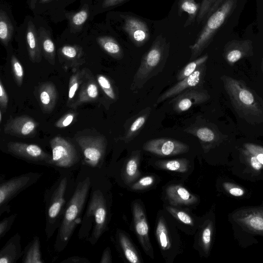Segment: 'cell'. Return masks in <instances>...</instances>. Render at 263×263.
Segmentation results:
<instances>
[{
  "label": "cell",
  "instance_id": "cell-15",
  "mask_svg": "<svg viewBox=\"0 0 263 263\" xmlns=\"http://www.w3.org/2000/svg\"><path fill=\"white\" fill-rule=\"evenodd\" d=\"M135 229L140 242L145 253L154 258L152 246L149 237V228L145 212L141 204L135 202L133 205Z\"/></svg>",
  "mask_w": 263,
  "mask_h": 263
},
{
  "label": "cell",
  "instance_id": "cell-30",
  "mask_svg": "<svg viewBox=\"0 0 263 263\" xmlns=\"http://www.w3.org/2000/svg\"><path fill=\"white\" fill-rule=\"evenodd\" d=\"M97 42L101 47L112 58L121 60L123 57L122 47L118 42L110 36H101L97 39Z\"/></svg>",
  "mask_w": 263,
  "mask_h": 263
},
{
  "label": "cell",
  "instance_id": "cell-44",
  "mask_svg": "<svg viewBox=\"0 0 263 263\" xmlns=\"http://www.w3.org/2000/svg\"><path fill=\"white\" fill-rule=\"evenodd\" d=\"M155 182V178L152 176H144L133 184L131 187L133 190H141L152 185Z\"/></svg>",
  "mask_w": 263,
  "mask_h": 263
},
{
  "label": "cell",
  "instance_id": "cell-54",
  "mask_svg": "<svg viewBox=\"0 0 263 263\" xmlns=\"http://www.w3.org/2000/svg\"><path fill=\"white\" fill-rule=\"evenodd\" d=\"M37 1V0H30V7L31 9H34Z\"/></svg>",
  "mask_w": 263,
  "mask_h": 263
},
{
  "label": "cell",
  "instance_id": "cell-16",
  "mask_svg": "<svg viewBox=\"0 0 263 263\" xmlns=\"http://www.w3.org/2000/svg\"><path fill=\"white\" fill-rule=\"evenodd\" d=\"M123 29L137 47L143 46L149 39V31L146 23L131 15L122 16Z\"/></svg>",
  "mask_w": 263,
  "mask_h": 263
},
{
  "label": "cell",
  "instance_id": "cell-5",
  "mask_svg": "<svg viewBox=\"0 0 263 263\" xmlns=\"http://www.w3.org/2000/svg\"><path fill=\"white\" fill-rule=\"evenodd\" d=\"M76 141L83 153L85 163L91 167H97L104 157L107 141L103 136H81Z\"/></svg>",
  "mask_w": 263,
  "mask_h": 263
},
{
  "label": "cell",
  "instance_id": "cell-13",
  "mask_svg": "<svg viewBox=\"0 0 263 263\" xmlns=\"http://www.w3.org/2000/svg\"><path fill=\"white\" fill-rule=\"evenodd\" d=\"M38 123L29 116L23 115L10 118L4 127L5 134L21 138L33 137L36 133Z\"/></svg>",
  "mask_w": 263,
  "mask_h": 263
},
{
  "label": "cell",
  "instance_id": "cell-25",
  "mask_svg": "<svg viewBox=\"0 0 263 263\" xmlns=\"http://www.w3.org/2000/svg\"><path fill=\"white\" fill-rule=\"evenodd\" d=\"M26 41L28 52L30 61L40 63L42 60V52L39 45L37 31L34 23L30 21L28 23L26 31Z\"/></svg>",
  "mask_w": 263,
  "mask_h": 263
},
{
  "label": "cell",
  "instance_id": "cell-43",
  "mask_svg": "<svg viewBox=\"0 0 263 263\" xmlns=\"http://www.w3.org/2000/svg\"><path fill=\"white\" fill-rule=\"evenodd\" d=\"M243 154L248 164L253 170L257 172L263 170V165L259 162L255 156L245 149L243 150Z\"/></svg>",
  "mask_w": 263,
  "mask_h": 263
},
{
  "label": "cell",
  "instance_id": "cell-52",
  "mask_svg": "<svg viewBox=\"0 0 263 263\" xmlns=\"http://www.w3.org/2000/svg\"><path fill=\"white\" fill-rule=\"evenodd\" d=\"M66 263H75V262H89L86 258H83L79 257H72L62 261Z\"/></svg>",
  "mask_w": 263,
  "mask_h": 263
},
{
  "label": "cell",
  "instance_id": "cell-26",
  "mask_svg": "<svg viewBox=\"0 0 263 263\" xmlns=\"http://www.w3.org/2000/svg\"><path fill=\"white\" fill-rule=\"evenodd\" d=\"M141 158L139 150L133 151L127 159L123 170V178L125 182L130 184L135 181L140 175L139 166Z\"/></svg>",
  "mask_w": 263,
  "mask_h": 263
},
{
  "label": "cell",
  "instance_id": "cell-35",
  "mask_svg": "<svg viewBox=\"0 0 263 263\" xmlns=\"http://www.w3.org/2000/svg\"><path fill=\"white\" fill-rule=\"evenodd\" d=\"M156 236L158 242L162 250H167L171 248V242L168 230L163 217H161L157 222Z\"/></svg>",
  "mask_w": 263,
  "mask_h": 263
},
{
  "label": "cell",
  "instance_id": "cell-2",
  "mask_svg": "<svg viewBox=\"0 0 263 263\" xmlns=\"http://www.w3.org/2000/svg\"><path fill=\"white\" fill-rule=\"evenodd\" d=\"M237 0H226L207 18L206 23L195 42L190 46V61L197 58L212 42L218 30L222 26L236 6Z\"/></svg>",
  "mask_w": 263,
  "mask_h": 263
},
{
  "label": "cell",
  "instance_id": "cell-29",
  "mask_svg": "<svg viewBox=\"0 0 263 263\" xmlns=\"http://www.w3.org/2000/svg\"><path fill=\"white\" fill-rule=\"evenodd\" d=\"M19 237H12L0 253V263H13L20 256Z\"/></svg>",
  "mask_w": 263,
  "mask_h": 263
},
{
  "label": "cell",
  "instance_id": "cell-23",
  "mask_svg": "<svg viewBox=\"0 0 263 263\" xmlns=\"http://www.w3.org/2000/svg\"><path fill=\"white\" fill-rule=\"evenodd\" d=\"M252 50L251 41L233 40L226 46L224 57L230 64H233L250 53Z\"/></svg>",
  "mask_w": 263,
  "mask_h": 263
},
{
  "label": "cell",
  "instance_id": "cell-56",
  "mask_svg": "<svg viewBox=\"0 0 263 263\" xmlns=\"http://www.w3.org/2000/svg\"><path fill=\"white\" fill-rule=\"evenodd\" d=\"M49 1H50V0H40V3H44Z\"/></svg>",
  "mask_w": 263,
  "mask_h": 263
},
{
  "label": "cell",
  "instance_id": "cell-49",
  "mask_svg": "<svg viewBox=\"0 0 263 263\" xmlns=\"http://www.w3.org/2000/svg\"><path fill=\"white\" fill-rule=\"evenodd\" d=\"M8 96L5 90L2 81H0V107L1 110L5 112L7 108L8 103Z\"/></svg>",
  "mask_w": 263,
  "mask_h": 263
},
{
  "label": "cell",
  "instance_id": "cell-51",
  "mask_svg": "<svg viewBox=\"0 0 263 263\" xmlns=\"http://www.w3.org/2000/svg\"><path fill=\"white\" fill-rule=\"evenodd\" d=\"M100 263H110L111 262V258L110 255V251L109 248H107L102 254Z\"/></svg>",
  "mask_w": 263,
  "mask_h": 263
},
{
  "label": "cell",
  "instance_id": "cell-46",
  "mask_svg": "<svg viewBox=\"0 0 263 263\" xmlns=\"http://www.w3.org/2000/svg\"><path fill=\"white\" fill-rule=\"evenodd\" d=\"M76 114L74 112H69L62 116L54 124L55 127L62 128L69 126L76 118Z\"/></svg>",
  "mask_w": 263,
  "mask_h": 263
},
{
  "label": "cell",
  "instance_id": "cell-33",
  "mask_svg": "<svg viewBox=\"0 0 263 263\" xmlns=\"http://www.w3.org/2000/svg\"><path fill=\"white\" fill-rule=\"evenodd\" d=\"M13 27L6 12L0 11V39L2 43L7 46L12 38Z\"/></svg>",
  "mask_w": 263,
  "mask_h": 263
},
{
  "label": "cell",
  "instance_id": "cell-45",
  "mask_svg": "<svg viewBox=\"0 0 263 263\" xmlns=\"http://www.w3.org/2000/svg\"><path fill=\"white\" fill-rule=\"evenodd\" d=\"M245 149L255 156L259 162L263 165V147L253 143L244 144Z\"/></svg>",
  "mask_w": 263,
  "mask_h": 263
},
{
  "label": "cell",
  "instance_id": "cell-7",
  "mask_svg": "<svg viewBox=\"0 0 263 263\" xmlns=\"http://www.w3.org/2000/svg\"><path fill=\"white\" fill-rule=\"evenodd\" d=\"M88 216H93L95 226L93 238L97 240L104 232L106 227L107 208L106 201L102 192L96 190L92 194L87 211Z\"/></svg>",
  "mask_w": 263,
  "mask_h": 263
},
{
  "label": "cell",
  "instance_id": "cell-20",
  "mask_svg": "<svg viewBox=\"0 0 263 263\" xmlns=\"http://www.w3.org/2000/svg\"><path fill=\"white\" fill-rule=\"evenodd\" d=\"M100 86L90 71L87 69L72 109H77L85 103L95 102L99 97Z\"/></svg>",
  "mask_w": 263,
  "mask_h": 263
},
{
  "label": "cell",
  "instance_id": "cell-37",
  "mask_svg": "<svg viewBox=\"0 0 263 263\" xmlns=\"http://www.w3.org/2000/svg\"><path fill=\"white\" fill-rule=\"evenodd\" d=\"M24 263H43L38 237L34 238L23 260Z\"/></svg>",
  "mask_w": 263,
  "mask_h": 263
},
{
  "label": "cell",
  "instance_id": "cell-18",
  "mask_svg": "<svg viewBox=\"0 0 263 263\" xmlns=\"http://www.w3.org/2000/svg\"><path fill=\"white\" fill-rule=\"evenodd\" d=\"M183 131L197 137L204 151L210 148L217 140L216 132L199 117H197L195 122Z\"/></svg>",
  "mask_w": 263,
  "mask_h": 263
},
{
  "label": "cell",
  "instance_id": "cell-42",
  "mask_svg": "<svg viewBox=\"0 0 263 263\" xmlns=\"http://www.w3.org/2000/svg\"><path fill=\"white\" fill-rule=\"evenodd\" d=\"M166 209L173 216L182 223L190 226L194 225V221L192 217L185 212L171 206H167Z\"/></svg>",
  "mask_w": 263,
  "mask_h": 263
},
{
  "label": "cell",
  "instance_id": "cell-17",
  "mask_svg": "<svg viewBox=\"0 0 263 263\" xmlns=\"http://www.w3.org/2000/svg\"><path fill=\"white\" fill-rule=\"evenodd\" d=\"M34 96L44 114H49L54 109L58 99V92L53 83L46 82L35 87Z\"/></svg>",
  "mask_w": 263,
  "mask_h": 263
},
{
  "label": "cell",
  "instance_id": "cell-14",
  "mask_svg": "<svg viewBox=\"0 0 263 263\" xmlns=\"http://www.w3.org/2000/svg\"><path fill=\"white\" fill-rule=\"evenodd\" d=\"M9 152L26 160L34 162H44L50 164L51 155L44 151L39 145L16 142L7 145Z\"/></svg>",
  "mask_w": 263,
  "mask_h": 263
},
{
  "label": "cell",
  "instance_id": "cell-8",
  "mask_svg": "<svg viewBox=\"0 0 263 263\" xmlns=\"http://www.w3.org/2000/svg\"><path fill=\"white\" fill-rule=\"evenodd\" d=\"M144 151L161 156H169L187 152L189 146L180 141L171 138L153 139L145 142L143 145Z\"/></svg>",
  "mask_w": 263,
  "mask_h": 263
},
{
  "label": "cell",
  "instance_id": "cell-10",
  "mask_svg": "<svg viewBox=\"0 0 263 263\" xmlns=\"http://www.w3.org/2000/svg\"><path fill=\"white\" fill-rule=\"evenodd\" d=\"M37 174H27L1 183L0 205L4 206L16 194L25 189L39 178Z\"/></svg>",
  "mask_w": 263,
  "mask_h": 263
},
{
  "label": "cell",
  "instance_id": "cell-11",
  "mask_svg": "<svg viewBox=\"0 0 263 263\" xmlns=\"http://www.w3.org/2000/svg\"><path fill=\"white\" fill-rule=\"evenodd\" d=\"M234 221L253 234L263 235V208H247L236 212Z\"/></svg>",
  "mask_w": 263,
  "mask_h": 263
},
{
  "label": "cell",
  "instance_id": "cell-24",
  "mask_svg": "<svg viewBox=\"0 0 263 263\" xmlns=\"http://www.w3.org/2000/svg\"><path fill=\"white\" fill-rule=\"evenodd\" d=\"M169 202L173 205H190L198 201L197 197L180 185H171L166 189Z\"/></svg>",
  "mask_w": 263,
  "mask_h": 263
},
{
  "label": "cell",
  "instance_id": "cell-50",
  "mask_svg": "<svg viewBox=\"0 0 263 263\" xmlns=\"http://www.w3.org/2000/svg\"><path fill=\"white\" fill-rule=\"evenodd\" d=\"M15 217L14 215H11L9 217L4 219L0 222V237H2L5 235L6 233L8 231L9 227L11 226V223L13 222V220Z\"/></svg>",
  "mask_w": 263,
  "mask_h": 263
},
{
  "label": "cell",
  "instance_id": "cell-34",
  "mask_svg": "<svg viewBox=\"0 0 263 263\" xmlns=\"http://www.w3.org/2000/svg\"><path fill=\"white\" fill-rule=\"evenodd\" d=\"M119 240L123 253L127 260L132 263H141V261L134 246L128 237L120 232Z\"/></svg>",
  "mask_w": 263,
  "mask_h": 263
},
{
  "label": "cell",
  "instance_id": "cell-32",
  "mask_svg": "<svg viewBox=\"0 0 263 263\" xmlns=\"http://www.w3.org/2000/svg\"><path fill=\"white\" fill-rule=\"evenodd\" d=\"M158 167L179 173H185L189 170L190 162L185 158L173 160H159L155 162Z\"/></svg>",
  "mask_w": 263,
  "mask_h": 263
},
{
  "label": "cell",
  "instance_id": "cell-9",
  "mask_svg": "<svg viewBox=\"0 0 263 263\" xmlns=\"http://www.w3.org/2000/svg\"><path fill=\"white\" fill-rule=\"evenodd\" d=\"M205 70V63L199 67L193 74L179 81L178 83L163 92L157 99L155 106H157L169 98H173L187 89L202 87Z\"/></svg>",
  "mask_w": 263,
  "mask_h": 263
},
{
  "label": "cell",
  "instance_id": "cell-40",
  "mask_svg": "<svg viewBox=\"0 0 263 263\" xmlns=\"http://www.w3.org/2000/svg\"><path fill=\"white\" fill-rule=\"evenodd\" d=\"M11 65L14 81L18 86L21 87L24 79V69L20 62L14 55L11 58Z\"/></svg>",
  "mask_w": 263,
  "mask_h": 263
},
{
  "label": "cell",
  "instance_id": "cell-28",
  "mask_svg": "<svg viewBox=\"0 0 263 263\" xmlns=\"http://www.w3.org/2000/svg\"><path fill=\"white\" fill-rule=\"evenodd\" d=\"M87 69H79L73 70L68 85V98L66 105L68 107L72 108L73 105L76 100L79 91L85 78Z\"/></svg>",
  "mask_w": 263,
  "mask_h": 263
},
{
  "label": "cell",
  "instance_id": "cell-19",
  "mask_svg": "<svg viewBox=\"0 0 263 263\" xmlns=\"http://www.w3.org/2000/svg\"><path fill=\"white\" fill-rule=\"evenodd\" d=\"M151 111L152 108L148 106L128 119L124 124V132L120 140L128 143L135 139L146 123Z\"/></svg>",
  "mask_w": 263,
  "mask_h": 263
},
{
  "label": "cell",
  "instance_id": "cell-4",
  "mask_svg": "<svg viewBox=\"0 0 263 263\" xmlns=\"http://www.w3.org/2000/svg\"><path fill=\"white\" fill-rule=\"evenodd\" d=\"M226 90L235 106L243 112H259L258 106L252 93L240 82L227 76L222 78Z\"/></svg>",
  "mask_w": 263,
  "mask_h": 263
},
{
  "label": "cell",
  "instance_id": "cell-47",
  "mask_svg": "<svg viewBox=\"0 0 263 263\" xmlns=\"http://www.w3.org/2000/svg\"><path fill=\"white\" fill-rule=\"evenodd\" d=\"M223 186L229 194L234 197H242L245 194V191L243 189L237 185L225 182L223 184Z\"/></svg>",
  "mask_w": 263,
  "mask_h": 263
},
{
  "label": "cell",
  "instance_id": "cell-41",
  "mask_svg": "<svg viewBox=\"0 0 263 263\" xmlns=\"http://www.w3.org/2000/svg\"><path fill=\"white\" fill-rule=\"evenodd\" d=\"M213 223L209 221L206 226L203 229L201 235V245L206 253L209 252L212 238Z\"/></svg>",
  "mask_w": 263,
  "mask_h": 263
},
{
  "label": "cell",
  "instance_id": "cell-27",
  "mask_svg": "<svg viewBox=\"0 0 263 263\" xmlns=\"http://www.w3.org/2000/svg\"><path fill=\"white\" fill-rule=\"evenodd\" d=\"M39 45L42 54L51 65L55 62V49L54 43L48 31L43 27L37 30Z\"/></svg>",
  "mask_w": 263,
  "mask_h": 263
},
{
  "label": "cell",
  "instance_id": "cell-55",
  "mask_svg": "<svg viewBox=\"0 0 263 263\" xmlns=\"http://www.w3.org/2000/svg\"><path fill=\"white\" fill-rule=\"evenodd\" d=\"M2 111L1 110V111H0V123L2 122Z\"/></svg>",
  "mask_w": 263,
  "mask_h": 263
},
{
  "label": "cell",
  "instance_id": "cell-48",
  "mask_svg": "<svg viewBox=\"0 0 263 263\" xmlns=\"http://www.w3.org/2000/svg\"><path fill=\"white\" fill-rule=\"evenodd\" d=\"M87 17V11L86 9L81 10L73 15L72 23L75 26H81L86 21Z\"/></svg>",
  "mask_w": 263,
  "mask_h": 263
},
{
  "label": "cell",
  "instance_id": "cell-38",
  "mask_svg": "<svg viewBox=\"0 0 263 263\" xmlns=\"http://www.w3.org/2000/svg\"><path fill=\"white\" fill-rule=\"evenodd\" d=\"M97 81L105 95L109 100L113 102L116 101L118 99V92L111 81L103 74L97 76Z\"/></svg>",
  "mask_w": 263,
  "mask_h": 263
},
{
  "label": "cell",
  "instance_id": "cell-39",
  "mask_svg": "<svg viewBox=\"0 0 263 263\" xmlns=\"http://www.w3.org/2000/svg\"><path fill=\"white\" fill-rule=\"evenodd\" d=\"M224 1L226 0H202L197 17L198 23L207 18Z\"/></svg>",
  "mask_w": 263,
  "mask_h": 263
},
{
  "label": "cell",
  "instance_id": "cell-1",
  "mask_svg": "<svg viewBox=\"0 0 263 263\" xmlns=\"http://www.w3.org/2000/svg\"><path fill=\"white\" fill-rule=\"evenodd\" d=\"M170 51V44L162 35L157 36L149 49L142 57L140 65L135 74L130 86L137 93L151 79L163 69Z\"/></svg>",
  "mask_w": 263,
  "mask_h": 263
},
{
  "label": "cell",
  "instance_id": "cell-36",
  "mask_svg": "<svg viewBox=\"0 0 263 263\" xmlns=\"http://www.w3.org/2000/svg\"><path fill=\"white\" fill-rule=\"evenodd\" d=\"M208 58V55L205 54L190 61L178 72L176 76L177 81L182 80L193 74L199 67L206 63Z\"/></svg>",
  "mask_w": 263,
  "mask_h": 263
},
{
  "label": "cell",
  "instance_id": "cell-6",
  "mask_svg": "<svg viewBox=\"0 0 263 263\" xmlns=\"http://www.w3.org/2000/svg\"><path fill=\"white\" fill-rule=\"evenodd\" d=\"M52 154L50 164L62 168L72 167L79 161L75 147L65 139L55 137L50 141Z\"/></svg>",
  "mask_w": 263,
  "mask_h": 263
},
{
  "label": "cell",
  "instance_id": "cell-31",
  "mask_svg": "<svg viewBox=\"0 0 263 263\" xmlns=\"http://www.w3.org/2000/svg\"><path fill=\"white\" fill-rule=\"evenodd\" d=\"M200 4L195 0H179L178 2V15L180 16L183 12L188 14V17L184 25L186 27L192 24L198 14Z\"/></svg>",
  "mask_w": 263,
  "mask_h": 263
},
{
  "label": "cell",
  "instance_id": "cell-12",
  "mask_svg": "<svg viewBox=\"0 0 263 263\" xmlns=\"http://www.w3.org/2000/svg\"><path fill=\"white\" fill-rule=\"evenodd\" d=\"M210 98L208 91L202 87L187 89L173 98L170 103L173 109L180 113L189 110L192 107L201 104Z\"/></svg>",
  "mask_w": 263,
  "mask_h": 263
},
{
  "label": "cell",
  "instance_id": "cell-3",
  "mask_svg": "<svg viewBox=\"0 0 263 263\" xmlns=\"http://www.w3.org/2000/svg\"><path fill=\"white\" fill-rule=\"evenodd\" d=\"M90 185L89 177L80 182L65 211L59 231V237L64 242L70 238L87 199Z\"/></svg>",
  "mask_w": 263,
  "mask_h": 263
},
{
  "label": "cell",
  "instance_id": "cell-53",
  "mask_svg": "<svg viewBox=\"0 0 263 263\" xmlns=\"http://www.w3.org/2000/svg\"><path fill=\"white\" fill-rule=\"evenodd\" d=\"M124 1V0H104L102 3V7L106 8L115 6Z\"/></svg>",
  "mask_w": 263,
  "mask_h": 263
},
{
  "label": "cell",
  "instance_id": "cell-22",
  "mask_svg": "<svg viewBox=\"0 0 263 263\" xmlns=\"http://www.w3.org/2000/svg\"><path fill=\"white\" fill-rule=\"evenodd\" d=\"M67 186V179L63 178L58 184L51 196L47 211V218L50 222H53L59 216L64 203Z\"/></svg>",
  "mask_w": 263,
  "mask_h": 263
},
{
  "label": "cell",
  "instance_id": "cell-21",
  "mask_svg": "<svg viewBox=\"0 0 263 263\" xmlns=\"http://www.w3.org/2000/svg\"><path fill=\"white\" fill-rule=\"evenodd\" d=\"M60 62L65 70L79 69L85 63L82 49L77 46L65 45L59 50Z\"/></svg>",
  "mask_w": 263,
  "mask_h": 263
}]
</instances>
